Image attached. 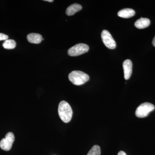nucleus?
I'll return each mask as SVG.
<instances>
[{
	"label": "nucleus",
	"mask_w": 155,
	"mask_h": 155,
	"mask_svg": "<svg viewBox=\"0 0 155 155\" xmlns=\"http://www.w3.org/2000/svg\"><path fill=\"white\" fill-rule=\"evenodd\" d=\"M58 112L60 118L65 123H68L72 119L73 114L72 108L67 102L62 101L60 103Z\"/></svg>",
	"instance_id": "f257e3e1"
},
{
	"label": "nucleus",
	"mask_w": 155,
	"mask_h": 155,
	"mask_svg": "<svg viewBox=\"0 0 155 155\" xmlns=\"http://www.w3.org/2000/svg\"><path fill=\"white\" fill-rule=\"evenodd\" d=\"M89 78L87 74L81 71H72L69 75V81L76 85L84 84L89 80Z\"/></svg>",
	"instance_id": "f03ea898"
},
{
	"label": "nucleus",
	"mask_w": 155,
	"mask_h": 155,
	"mask_svg": "<svg viewBox=\"0 0 155 155\" xmlns=\"http://www.w3.org/2000/svg\"><path fill=\"white\" fill-rule=\"evenodd\" d=\"M89 49V48L87 45L82 43L78 44L69 48L68 51V54L72 57L81 55L87 52Z\"/></svg>",
	"instance_id": "20e7f679"
},
{
	"label": "nucleus",
	"mask_w": 155,
	"mask_h": 155,
	"mask_svg": "<svg viewBox=\"0 0 155 155\" xmlns=\"http://www.w3.org/2000/svg\"><path fill=\"white\" fill-rule=\"evenodd\" d=\"M123 68L124 69V78L125 80L130 78L132 74V63L130 60H126L123 63Z\"/></svg>",
	"instance_id": "0eeeda50"
},
{
	"label": "nucleus",
	"mask_w": 155,
	"mask_h": 155,
	"mask_svg": "<svg viewBox=\"0 0 155 155\" xmlns=\"http://www.w3.org/2000/svg\"><path fill=\"white\" fill-rule=\"evenodd\" d=\"M152 44L155 47V36L154 37L153 39Z\"/></svg>",
	"instance_id": "dca6fc26"
},
{
	"label": "nucleus",
	"mask_w": 155,
	"mask_h": 155,
	"mask_svg": "<svg viewBox=\"0 0 155 155\" xmlns=\"http://www.w3.org/2000/svg\"><path fill=\"white\" fill-rule=\"evenodd\" d=\"M101 155V148L98 145L94 146L90 150L87 155Z\"/></svg>",
	"instance_id": "ddd939ff"
},
{
	"label": "nucleus",
	"mask_w": 155,
	"mask_h": 155,
	"mask_svg": "<svg viewBox=\"0 0 155 155\" xmlns=\"http://www.w3.org/2000/svg\"><path fill=\"white\" fill-rule=\"evenodd\" d=\"M45 1H46V2H54L53 0H45Z\"/></svg>",
	"instance_id": "f3484780"
},
{
	"label": "nucleus",
	"mask_w": 155,
	"mask_h": 155,
	"mask_svg": "<svg viewBox=\"0 0 155 155\" xmlns=\"http://www.w3.org/2000/svg\"><path fill=\"white\" fill-rule=\"evenodd\" d=\"M28 41L31 43L38 44L40 43L42 40V37L40 34L37 33H30L27 36Z\"/></svg>",
	"instance_id": "9d476101"
},
{
	"label": "nucleus",
	"mask_w": 155,
	"mask_h": 155,
	"mask_svg": "<svg viewBox=\"0 0 155 155\" xmlns=\"http://www.w3.org/2000/svg\"><path fill=\"white\" fill-rule=\"evenodd\" d=\"M118 155H126V153L125 152L123 151H120L118 153Z\"/></svg>",
	"instance_id": "2eb2a0df"
},
{
	"label": "nucleus",
	"mask_w": 155,
	"mask_h": 155,
	"mask_svg": "<svg viewBox=\"0 0 155 155\" xmlns=\"http://www.w3.org/2000/svg\"><path fill=\"white\" fill-rule=\"evenodd\" d=\"M8 35L3 33H0V41L3 40L5 41L6 40H8Z\"/></svg>",
	"instance_id": "4468645a"
},
{
	"label": "nucleus",
	"mask_w": 155,
	"mask_h": 155,
	"mask_svg": "<svg viewBox=\"0 0 155 155\" xmlns=\"http://www.w3.org/2000/svg\"><path fill=\"white\" fill-rule=\"evenodd\" d=\"M3 46L6 49H13L16 47V43L14 40H6L3 43Z\"/></svg>",
	"instance_id": "f8f14e48"
},
{
	"label": "nucleus",
	"mask_w": 155,
	"mask_h": 155,
	"mask_svg": "<svg viewBox=\"0 0 155 155\" xmlns=\"http://www.w3.org/2000/svg\"><path fill=\"white\" fill-rule=\"evenodd\" d=\"M150 23L149 19L146 18H140L137 19L134 23V25L139 29H143L148 27Z\"/></svg>",
	"instance_id": "6e6552de"
},
{
	"label": "nucleus",
	"mask_w": 155,
	"mask_h": 155,
	"mask_svg": "<svg viewBox=\"0 0 155 155\" xmlns=\"http://www.w3.org/2000/svg\"><path fill=\"white\" fill-rule=\"evenodd\" d=\"M82 8V6L79 4H73L67 8L66 11V14L68 16H72L78 11H81Z\"/></svg>",
	"instance_id": "9b49d317"
},
{
	"label": "nucleus",
	"mask_w": 155,
	"mask_h": 155,
	"mask_svg": "<svg viewBox=\"0 0 155 155\" xmlns=\"http://www.w3.org/2000/svg\"><path fill=\"white\" fill-rule=\"evenodd\" d=\"M15 137L12 132H8L6 134L5 137L3 138L0 142V147L4 150L8 151L12 148Z\"/></svg>",
	"instance_id": "39448f33"
},
{
	"label": "nucleus",
	"mask_w": 155,
	"mask_h": 155,
	"mask_svg": "<svg viewBox=\"0 0 155 155\" xmlns=\"http://www.w3.org/2000/svg\"><path fill=\"white\" fill-rule=\"evenodd\" d=\"M155 106L151 103H143L139 106L136 110L135 115L138 118L147 117L152 111L155 110Z\"/></svg>",
	"instance_id": "7ed1b4c3"
},
{
	"label": "nucleus",
	"mask_w": 155,
	"mask_h": 155,
	"mask_svg": "<svg viewBox=\"0 0 155 155\" xmlns=\"http://www.w3.org/2000/svg\"><path fill=\"white\" fill-rule=\"evenodd\" d=\"M135 12L134 10L130 8L122 9L118 13V16L124 18H129L133 17L135 15Z\"/></svg>",
	"instance_id": "1a4fd4ad"
},
{
	"label": "nucleus",
	"mask_w": 155,
	"mask_h": 155,
	"mask_svg": "<svg viewBox=\"0 0 155 155\" xmlns=\"http://www.w3.org/2000/svg\"><path fill=\"white\" fill-rule=\"evenodd\" d=\"M101 38L104 44L108 48L114 49L116 48V41L107 30H104L102 31Z\"/></svg>",
	"instance_id": "423d86ee"
}]
</instances>
